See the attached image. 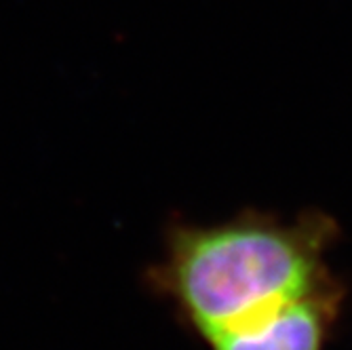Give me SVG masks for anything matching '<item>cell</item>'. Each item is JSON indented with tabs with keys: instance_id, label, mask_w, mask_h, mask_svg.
Listing matches in <instances>:
<instances>
[{
	"instance_id": "7a4b0ae2",
	"label": "cell",
	"mask_w": 352,
	"mask_h": 350,
	"mask_svg": "<svg viewBox=\"0 0 352 350\" xmlns=\"http://www.w3.org/2000/svg\"><path fill=\"white\" fill-rule=\"evenodd\" d=\"M346 292L329 281L264 319L211 338V350H325L342 312Z\"/></svg>"
},
{
	"instance_id": "6da1fadb",
	"label": "cell",
	"mask_w": 352,
	"mask_h": 350,
	"mask_svg": "<svg viewBox=\"0 0 352 350\" xmlns=\"http://www.w3.org/2000/svg\"><path fill=\"white\" fill-rule=\"evenodd\" d=\"M338 234L323 211L289 219L247 209L215 224H173L146 278L209 342L338 278L327 262Z\"/></svg>"
}]
</instances>
